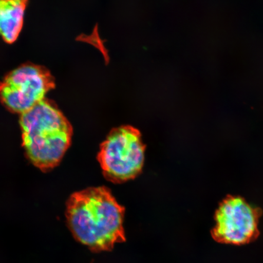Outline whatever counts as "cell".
Returning <instances> with one entry per match:
<instances>
[{"label":"cell","instance_id":"obj_1","mask_svg":"<svg viewBox=\"0 0 263 263\" xmlns=\"http://www.w3.org/2000/svg\"><path fill=\"white\" fill-rule=\"evenodd\" d=\"M125 210L105 187L90 188L69 199L66 216L74 238L94 252L125 241Z\"/></svg>","mask_w":263,"mask_h":263},{"label":"cell","instance_id":"obj_2","mask_svg":"<svg viewBox=\"0 0 263 263\" xmlns=\"http://www.w3.org/2000/svg\"><path fill=\"white\" fill-rule=\"evenodd\" d=\"M23 146L26 155L42 171L57 166L71 141L73 129L54 103L44 99L21 115Z\"/></svg>","mask_w":263,"mask_h":263},{"label":"cell","instance_id":"obj_3","mask_svg":"<svg viewBox=\"0 0 263 263\" xmlns=\"http://www.w3.org/2000/svg\"><path fill=\"white\" fill-rule=\"evenodd\" d=\"M145 145L140 133L129 126L115 128L102 143L98 159L104 175L114 183L135 178L144 163Z\"/></svg>","mask_w":263,"mask_h":263},{"label":"cell","instance_id":"obj_4","mask_svg":"<svg viewBox=\"0 0 263 263\" xmlns=\"http://www.w3.org/2000/svg\"><path fill=\"white\" fill-rule=\"evenodd\" d=\"M54 87V77L47 68L25 64L0 82V101L9 111L21 115L44 100Z\"/></svg>","mask_w":263,"mask_h":263},{"label":"cell","instance_id":"obj_5","mask_svg":"<svg viewBox=\"0 0 263 263\" xmlns=\"http://www.w3.org/2000/svg\"><path fill=\"white\" fill-rule=\"evenodd\" d=\"M261 210L250 205L242 197L228 196L220 203L215 213L216 226L212 232L214 239L225 244H248L259 235Z\"/></svg>","mask_w":263,"mask_h":263},{"label":"cell","instance_id":"obj_6","mask_svg":"<svg viewBox=\"0 0 263 263\" xmlns=\"http://www.w3.org/2000/svg\"><path fill=\"white\" fill-rule=\"evenodd\" d=\"M29 0H0V36L12 44L18 39L24 25Z\"/></svg>","mask_w":263,"mask_h":263}]
</instances>
